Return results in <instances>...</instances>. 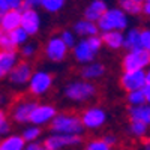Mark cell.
<instances>
[{
    "instance_id": "6da1fadb",
    "label": "cell",
    "mask_w": 150,
    "mask_h": 150,
    "mask_svg": "<svg viewBox=\"0 0 150 150\" xmlns=\"http://www.w3.org/2000/svg\"><path fill=\"white\" fill-rule=\"evenodd\" d=\"M102 39L99 35L89 36V38H81L80 41H77L72 47V57L78 65H87L90 62L96 60V56L102 50Z\"/></svg>"
},
{
    "instance_id": "7a4b0ae2",
    "label": "cell",
    "mask_w": 150,
    "mask_h": 150,
    "mask_svg": "<svg viewBox=\"0 0 150 150\" xmlns=\"http://www.w3.org/2000/svg\"><path fill=\"white\" fill-rule=\"evenodd\" d=\"M63 95L68 101L75 102V104H84L92 101L93 98H96L98 95V87L95 83L86 81V80H74L69 81L65 89H63Z\"/></svg>"
},
{
    "instance_id": "3957f363",
    "label": "cell",
    "mask_w": 150,
    "mask_h": 150,
    "mask_svg": "<svg viewBox=\"0 0 150 150\" xmlns=\"http://www.w3.org/2000/svg\"><path fill=\"white\" fill-rule=\"evenodd\" d=\"M50 129L53 134L65 135H81L84 131L80 116L75 112H57V116L50 123Z\"/></svg>"
},
{
    "instance_id": "277c9868",
    "label": "cell",
    "mask_w": 150,
    "mask_h": 150,
    "mask_svg": "<svg viewBox=\"0 0 150 150\" xmlns=\"http://www.w3.org/2000/svg\"><path fill=\"white\" fill-rule=\"evenodd\" d=\"M96 26L101 32H125L129 27V17L120 8H108Z\"/></svg>"
},
{
    "instance_id": "5b68a950",
    "label": "cell",
    "mask_w": 150,
    "mask_h": 150,
    "mask_svg": "<svg viewBox=\"0 0 150 150\" xmlns=\"http://www.w3.org/2000/svg\"><path fill=\"white\" fill-rule=\"evenodd\" d=\"M54 86V77L53 74L47 69H36L33 71L32 77L27 83V90L32 96L39 98L45 96Z\"/></svg>"
},
{
    "instance_id": "8992f818",
    "label": "cell",
    "mask_w": 150,
    "mask_h": 150,
    "mask_svg": "<svg viewBox=\"0 0 150 150\" xmlns=\"http://www.w3.org/2000/svg\"><path fill=\"white\" fill-rule=\"evenodd\" d=\"M80 120L84 129L98 131L104 128L105 123L108 122V112L101 105H90L83 110V112L80 114Z\"/></svg>"
},
{
    "instance_id": "52a82bcc",
    "label": "cell",
    "mask_w": 150,
    "mask_h": 150,
    "mask_svg": "<svg viewBox=\"0 0 150 150\" xmlns=\"http://www.w3.org/2000/svg\"><path fill=\"white\" fill-rule=\"evenodd\" d=\"M123 71H146L150 68V53L143 48L126 51L122 57Z\"/></svg>"
},
{
    "instance_id": "ba28073f",
    "label": "cell",
    "mask_w": 150,
    "mask_h": 150,
    "mask_svg": "<svg viewBox=\"0 0 150 150\" xmlns=\"http://www.w3.org/2000/svg\"><path fill=\"white\" fill-rule=\"evenodd\" d=\"M69 48L62 41L60 35H51L44 45V56L51 63H62L68 57Z\"/></svg>"
},
{
    "instance_id": "9c48e42d",
    "label": "cell",
    "mask_w": 150,
    "mask_h": 150,
    "mask_svg": "<svg viewBox=\"0 0 150 150\" xmlns=\"http://www.w3.org/2000/svg\"><path fill=\"white\" fill-rule=\"evenodd\" d=\"M83 143L81 135H65V134H51L44 140L45 150H63L66 147H75Z\"/></svg>"
},
{
    "instance_id": "30bf717a",
    "label": "cell",
    "mask_w": 150,
    "mask_h": 150,
    "mask_svg": "<svg viewBox=\"0 0 150 150\" xmlns=\"http://www.w3.org/2000/svg\"><path fill=\"white\" fill-rule=\"evenodd\" d=\"M38 105V102L35 99H29V98H23L12 105L11 108V117L15 123L18 125H26L30 120V114L35 110V107Z\"/></svg>"
},
{
    "instance_id": "8fae6325",
    "label": "cell",
    "mask_w": 150,
    "mask_h": 150,
    "mask_svg": "<svg viewBox=\"0 0 150 150\" xmlns=\"http://www.w3.org/2000/svg\"><path fill=\"white\" fill-rule=\"evenodd\" d=\"M57 116V108L53 104H38L35 107V110L30 114V125H35V126H47L53 122V119Z\"/></svg>"
},
{
    "instance_id": "7c38bea8",
    "label": "cell",
    "mask_w": 150,
    "mask_h": 150,
    "mask_svg": "<svg viewBox=\"0 0 150 150\" xmlns=\"http://www.w3.org/2000/svg\"><path fill=\"white\" fill-rule=\"evenodd\" d=\"M33 66L30 62L27 60H23V62H18V63L14 66V69H12L8 75V80L9 83L17 87V89H20V87H24V86H27L30 77H32V74H33Z\"/></svg>"
},
{
    "instance_id": "4fadbf2b",
    "label": "cell",
    "mask_w": 150,
    "mask_h": 150,
    "mask_svg": "<svg viewBox=\"0 0 150 150\" xmlns=\"http://www.w3.org/2000/svg\"><path fill=\"white\" fill-rule=\"evenodd\" d=\"M29 36H36L41 32L42 18L38 9H21V26Z\"/></svg>"
},
{
    "instance_id": "5bb4252c",
    "label": "cell",
    "mask_w": 150,
    "mask_h": 150,
    "mask_svg": "<svg viewBox=\"0 0 150 150\" xmlns=\"http://www.w3.org/2000/svg\"><path fill=\"white\" fill-rule=\"evenodd\" d=\"M120 86L126 93L143 90L146 86V71H123L120 75Z\"/></svg>"
},
{
    "instance_id": "9a60e30c",
    "label": "cell",
    "mask_w": 150,
    "mask_h": 150,
    "mask_svg": "<svg viewBox=\"0 0 150 150\" xmlns=\"http://www.w3.org/2000/svg\"><path fill=\"white\" fill-rule=\"evenodd\" d=\"M80 74V78L81 80H86V81H90V83H95L98 80L104 78V75L107 74V68L104 63L101 62H90L87 65H83L78 71Z\"/></svg>"
},
{
    "instance_id": "2e32d148",
    "label": "cell",
    "mask_w": 150,
    "mask_h": 150,
    "mask_svg": "<svg viewBox=\"0 0 150 150\" xmlns=\"http://www.w3.org/2000/svg\"><path fill=\"white\" fill-rule=\"evenodd\" d=\"M18 57L20 56L17 50H8V51L0 50V80L9 75V72L20 62Z\"/></svg>"
},
{
    "instance_id": "e0dca14e",
    "label": "cell",
    "mask_w": 150,
    "mask_h": 150,
    "mask_svg": "<svg viewBox=\"0 0 150 150\" xmlns=\"http://www.w3.org/2000/svg\"><path fill=\"white\" fill-rule=\"evenodd\" d=\"M107 9H108V6H107L105 0H90L89 5L83 11V18L89 20L92 23H98L99 18L105 14Z\"/></svg>"
},
{
    "instance_id": "ac0fdd59",
    "label": "cell",
    "mask_w": 150,
    "mask_h": 150,
    "mask_svg": "<svg viewBox=\"0 0 150 150\" xmlns=\"http://www.w3.org/2000/svg\"><path fill=\"white\" fill-rule=\"evenodd\" d=\"M123 48L126 51L141 48V29L128 27L123 33Z\"/></svg>"
},
{
    "instance_id": "d6986e66",
    "label": "cell",
    "mask_w": 150,
    "mask_h": 150,
    "mask_svg": "<svg viewBox=\"0 0 150 150\" xmlns=\"http://www.w3.org/2000/svg\"><path fill=\"white\" fill-rule=\"evenodd\" d=\"M72 32L75 33V36H80V38H89V36H95L99 33V29L96 26V23H92L89 20H78L74 23L72 26Z\"/></svg>"
},
{
    "instance_id": "ffe728a7",
    "label": "cell",
    "mask_w": 150,
    "mask_h": 150,
    "mask_svg": "<svg viewBox=\"0 0 150 150\" xmlns=\"http://www.w3.org/2000/svg\"><path fill=\"white\" fill-rule=\"evenodd\" d=\"M21 26V11H9L2 14L0 18V29L12 32L14 29H18Z\"/></svg>"
},
{
    "instance_id": "44dd1931",
    "label": "cell",
    "mask_w": 150,
    "mask_h": 150,
    "mask_svg": "<svg viewBox=\"0 0 150 150\" xmlns=\"http://www.w3.org/2000/svg\"><path fill=\"white\" fill-rule=\"evenodd\" d=\"M129 120H137L144 123L150 128V104H143L140 107H129L128 108Z\"/></svg>"
},
{
    "instance_id": "7402d4cb",
    "label": "cell",
    "mask_w": 150,
    "mask_h": 150,
    "mask_svg": "<svg viewBox=\"0 0 150 150\" xmlns=\"http://www.w3.org/2000/svg\"><path fill=\"white\" fill-rule=\"evenodd\" d=\"M101 39L102 45H105L112 51L123 48V32H102Z\"/></svg>"
},
{
    "instance_id": "603a6c76",
    "label": "cell",
    "mask_w": 150,
    "mask_h": 150,
    "mask_svg": "<svg viewBox=\"0 0 150 150\" xmlns=\"http://www.w3.org/2000/svg\"><path fill=\"white\" fill-rule=\"evenodd\" d=\"M146 2L147 0H119V8L128 17L129 15L137 17V15L143 14V8H144Z\"/></svg>"
},
{
    "instance_id": "cb8c5ba5",
    "label": "cell",
    "mask_w": 150,
    "mask_h": 150,
    "mask_svg": "<svg viewBox=\"0 0 150 150\" xmlns=\"http://www.w3.org/2000/svg\"><path fill=\"white\" fill-rule=\"evenodd\" d=\"M26 141L20 134H9L0 141V150H24Z\"/></svg>"
},
{
    "instance_id": "d4e9b609",
    "label": "cell",
    "mask_w": 150,
    "mask_h": 150,
    "mask_svg": "<svg viewBox=\"0 0 150 150\" xmlns=\"http://www.w3.org/2000/svg\"><path fill=\"white\" fill-rule=\"evenodd\" d=\"M149 126H146L144 123L141 122H137V120H129L128 123V128H126V132L129 137H132V138L135 140H144L147 134H149Z\"/></svg>"
},
{
    "instance_id": "484cf974",
    "label": "cell",
    "mask_w": 150,
    "mask_h": 150,
    "mask_svg": "<svg viewBox=\"0 0 150 150\" xmlns=\"http://www.w3.org/2000/svg\"><path fill=\"white\" fill-rule=\"evenodd\" d=\"M23 137V140L26 141V143H35L41 138V135H42V128L39 126H35V125H30V126L27 128H24L23 132L20 134Z\"/></svg>"
},
{
    "instance_id": "4316f807",
    "label": "cell",
    "mask_w": 150,
    "mask_h": 150,
    "mask_svg": "<svg viewBox=\"0 0 150 150\" xmlns=\"http://www.w3.org/2000/svg\"><path fill=\"white\" fill-rule=\"evenodd\" d=\"M9 36H11V41H12V45H14V48L17 50V48H20V47H23L24 44H27L29 42V35L24 32L21 27H18V29H14L12 32H9Z\"/></svg>"
},
{
    "instance_id": "83f0119b",
    "label": "cell",
    "mask_w": 150,
    "mask_h": 150,
    "mask_svg": "<svg viewBox=\"0 0 150 150\" xmlns=\"http://www.w3.org/2000/svg\"><path fill=\"white\" fill-rule=\"evenodd\" d=\"M65 5L66 0H41V8L48 14H59Z\"/></svg>"
},
{
    "instance_id": "f1b7e54d",
    "label": "cell",
    "mask_w": 150,
    "mask_h": 150,
    "mask_svg": "<svg viewBox=\"0 0 150 150\" xmlns=\"http://www.w3.org/2000/svg\"><path fill=\"white\" fill-rule=\"evenodd\" d=\"M126 102H128L129 107H140V105L146 104V99H144L143 90L128 92V93H126Z\"/></svg>"
},
{
    "instance_id": "f546056e",
    "label": "cell",
    "mask_w": 150,
    "mask_h": 150,
    "mask_svg": "<svg viewBox=\"0 0 150 150\" xmlns=\"http://www.w3.org/2000/svg\"><path fill=\"white\" fill-rule=\"evenodd\" d=\"M38 53V44L35 42H27V44H24L23 47H20V51H18V56H21L24 60H30L36 56Z\"/></svg>"
},
{
    "instance_id": "4dcf8cb0",
    "label": "cell",
    "mask_w": 150,
    "mask_h": 150,
    "mask_svg": "<svg viewBox=\"0 0 150 150\" xmlns=\"http://www.w3.org/2000/svg\"><path fill=\"white\" fill-rule=\"evenodd\" d=\"M23 0H0V12L5 14L9 11H21Z\"/></svg>"
},
{
    "instance_id": "1f68e13d",
    "label": "cell",
    "mask_w": 150,
    "mask_h": 150,
    "mask_svg": "<svg viewBox=\"0 0 150 150\" xmlns=\"http://www.w3.org/2000/svg\"><path fill=\"white\" fill-rule=\"evenodd\" d=\"M84 150H112V147L108 146L102 138H92L84 144Z\"/></svg>"
},
{
    "instance_id": "d6a6232c",
    "label": "cell",
    "mask_w": 150,
    "mask_h": 150,
    "mask_svg": "<svg viewBox=\"0 0 150 150\" xmlns=\"http://www.w3.org/2000/svg\"><path fill=\"white\" fill-rule=\"evenodd\" d=\"M11 134V122L5 112V110L0 108V137H6Z\"/></svg>"
},
{
    "instance_id": "836d02e7",
    "label": "cell",
    "mask_w": 150,
    "mask_h": 150,
    "mask_svg": "<svg viewBox=\"0 0 150 150\" xmlns=\"http://www.w3.org/2000/svg\"><path fill=\"white\" fill-rule=\"evenodd\" d=\"M60 38H62V41L65 42V45L69 48V50H72V47L77 44V36H75V33L72 32V30H62V33H60Z\"/></svg>"
},
{
    "instance_id": "e575fe53",
    "label": "cell",
    "mask_w": 150,
    "mask_h": 150,
    "mask_svg": "<svg viewBox=\"0 0 150 150\" xmlns=\"http://www.w3.org/2000/svg\"><path fill=\"white\" fill-rule=\"evenodd\" d=\"M0 50H3V51H8V50H15L14 45H12L9 32L2 30V29H0Z\"/></svg>"
},
{
    "instance_id": "d590c367",
    "label": "cell",
    "mask_w": 150,
    "mask_h": 150,
    "mask_svg": "<svg viewBox=\"0 0 150 150\" xmlns=\"http://www.w3.org/2000/svg\"><path fill=\"white\" fill-rule=\"evenodd\" d=\"M141 48L150 53V27L141 29Z\"/></svg>"
},
{
    "instance_id": "8d00e7d4",
    "label": "cell",
    "mask_w": 150,
    "mask_h": 150,
    "mask_svg": "<svg viewBox=\"0 0 150 150\" xmlns=\"http://www.w3.org/2000/svg\"><path fill=\"white\" fill-rule=\"evenodd\" d=\"M102 140L108 144V146H111L112 149H114V146L119 143V138H117V137L114 135V134H112V132H110V134H105L104 137H102Z\"/></svg>"
},
{
    "instance_id": "74e56055",
    "label": "cell",
    "mask_w": 150,
    "mask_h": 150,
    "mask_svg": "<svg viewBox=\"0 0 150 150\" xmlns=\"http://www.w3.org/2000/svg\"><path fill=\"white\" fill-rule=\"evenodd\" d=\"M41 6V0H23V9H38Z\"/></svg>"
},
{
    "instance_id": "f35d334b",
    "label": "cell",
    "mask_w": 150,
    "mask_h": 150,
    "mask_svg": "<svg viewBox=\"0 0 150 150\" xmlns=\"http://www.w3.org/2000/svg\"><path fill=\"white\" fill-rule=\"evenodd\" d=\"M24 150H45L44 144L39 141H35V143H26L24 146Z\"/></svg>"
},
{
    "instance_id": "ab89813d",
    "label": "cell",
    "mask_w": 150,
    "mask_h": 150,
    "mask_svg": "<svg viewBox=\"0 0 150 150\" xmlns=\"http://www.w3.org/2000/svg\"><path fill=\"white\" fill-rule=\"evenodd\" d=\"M143 93H144V99H146V104H150V86L146 84L143 87Z\"/></svg>"
},
{
    "instance_id": "60d3db41",
    "label": "cell",
    "mask_w": 150,
    "mask_h": 150,
    "mask_svg": "<svg viewBox=\"0 0 150 150\" xmlns=\"http://www.w3.org/2000/svg\"><path fill=\"white\" fill-rule=\"evenodd\" d=\"M143 14H144L146 17H149V18H150V0H147V2L144 3V8H143Z\"/></svg>"
},
{
    "instance_id": "b9f144b4",
    "label": "cell",
    "mask_w": 150,
    "mask_h": 150,
    "mask_svg": "<svg viewBox=\"0 0 150 150\" xmlns=\"http://www.w3.org/2000/svg\"><path fill=\"white\" fill-rule=\"evenodd\" d=\"M143 141V150H150V137H146Z\"/></svg>"
},
{
    "instance_id": "7bdbcfd3",
    "label": "cell",
    "mask_w": 150,
    "mask_h": 150,
    "mask_svg": "<svg viewBox=\"0 0 150 150\" xmlns=\"http://www.w3.org/2000/svg\"><path fill=\"white\" fill-rule=\"evenodd\" d=\"M146 84L150 86V68L146 69Z\"/></svg>"
},
{
    "instance_id": "ee69618b",
    "label": "cell",
    "mask_w": 150,
    "mask_h": 150,
    "mask_svg": "<svg viewBox=\"0 0 150 150\" xmlns=\"http://www.w3.org/2000/svg\"><path fill=\"white\" fill-rule=\"evenodd\" d=\"M6 102H8V99H6V96H5V95H0V104L3 105V104H6Z\"/></svg>"
},
{
    "instance_id": "f6af8a7d",
    "label": "cell",
    "mask_w": 150,
    "mask_h": 150,
    "mask_svg": "<svg viewBox=\"0 0 150 150\" xmlns=\"http://www.w3.org/2000/svg\"><path fill=\"white\" fill-rule=\"evenodd\" d=\"M0 18H2V12H0Z\"/></svg>"
}]
</instances>
